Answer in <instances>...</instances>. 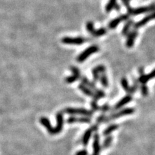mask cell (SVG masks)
Here are the masks:
<instances>
[{
	"label": "cell",
	"instance_id": "obj_13",
	"mask_svg": "<svg viewBox=\"0 0 155 155\" xmlns=\"http://www.w3.org/2000/svg\"><path fill=\"white\" fill-rule=\"evenodd\" d=\"M94 141L93 143V154L94 155H100V151L101 150V146L100 143V136L98 133H96L94 135Z\"/></svg>",
	"mask_w": 155,
	"mask_h": 155
},
{
	"label": "cell",
	"instance_id": "obj_10",
	"mask_svg": "<svg viewBox=\"0 0 155 155\" xmlns=\"http://www.w3.org/2000/svg\"><path fill=\"white\" fill-rule=\"evenodd\" d=\"M129 18V15L128 14H122V15H121L117 18H116L115 19H113V20H111L109 23L108 27L110 29H114L117 27L120 23H122V21H124L128 20Z\"/></svg>",
	"mask_w": 155,
	"mask_h": 155
},
{
	"label": "cell",
	"instance_id": "obj_4",
	"mask_svg": "<svg viewBox=\"0 0 155 155\" xmlns=\"http://www.w3.org/2000/svg\"><path fill=\"white\" fill-rule=\"evenodd\" d=\"M134 111H135V110L133 108L123 109L122 110H120L118 113L110 114L109 116H106L105 122H109V121L116 120L120 117H122V116L130 115V114H133L134 113Z\"/></svg>",
	"mask_w": 155,
	"mask_h": 155
},
{
	"label": "cell",
	"instance_id": "obj_36",
	"mask_svg": "<svg viewBox=\"0 0 155 155\" xmlns=\"http://www.w3.org/2000/svg\"><path fill=\"white\" fill-rule=\"evenodd\" d=\"M114 8H115V9L116 10V11H120V6L118 5V4H116V5L114 6Z\"/></svg>",
	"mask_w": 155,
	"mask_h": 155
},
{
	"label": "cell",
	"instance_id": "obj_20",
	"mask_svg": "<svg viewBox=\"0 0 155 155\" xmlns=\"http://www.w3.org/2000/svg\"><path fill=\"white\" fill-rule=\"evenodd\" d=\"M133 23H134V21L133 20V19H129V20L127 21V22H126L124 25L123 29H122V33L123 35H128L129 32L130 28L133 25Z\"/></svg>",
	"mask_w": 155,
	"mask_h": 155
},
{
	"label": "cell",
	"instance_id": "obj_3",
	"mask_svg": "<svg viewBox=\"0 0 155 155\" xmlns=\"http://www.w3.org/2000/svg\"><path fill=\"white\" fill-rule=\"evenodd\" d=\"M99 47L97 45H92L89 48H86V49L82 52L79 54V56L77 57V61L79 63L84 62L85 60H87L91 54H94L99 51Z\"/></svg>",
	"mask_w": 155,
	"mask_h": 155
},
{
	"label": "cell",
	"instance_id": "obj_5",
	"mask_svg": "<svg viewBox=\"0 0 155 155\" xmlns=\"http://www.w3.org/2000/svg\"><path fill=\"white\" fill-rule=\"evenodd\" d=\"M80 79H81L82 84L85 85L87 86V87H89V88L91 89L92 91H94V93H95L97 95H98L100 98H103V97H105V94L104 92L97 88L96 86L95 85L94 83H93V82H91L90 80H89L87 79V78L85 77V76L81 77Z\"/></svg>",
	"mask_w": 155,
	"mask_h": 155
},
{
	"label": "cell",
	"instance_id": "obj_29",
	"mask_svg": "<svg viewBox=\"0 0 155 155\" xmlns=\"http://www.w3.org/2000/svg\"><path fill=\"white\" fill-rule=\"evenodd\" d=\"M70 69L72 72V74H74V75H76V76H79V77H81L80 71L78 69L77 67H76L74 66H71L70 67Z\"/></svg>",
	"mask_w": 155,
	"mask_h": 155
},
{
	"label": "cell",
	"instance_id": "obj_12",
	"mask_svg": "<svg viewBox=\"0 0 155 155\" xmlns=\"http://www.w3.org/2000/svg\"><path fill=\"white\" fill-rule=\"evenodd\" d=\"M78 89L82 92V93H84L85 95L92 97L94 100H99L100 99V97L97 95L94 91H92L89 87H87L84 84H80L78 85Z\"/></svg>",
	"mask_w": 155,
	"mask_h": 155
},
{
	"label": "cell",
	"instance_id": "obj_23",
	"mask_svg": "<svg viewBox=\"0 0 155 155\" xmlns=\"http://www.w3.org/2000/svg\"><path fill=\"white\" fill-rule=\"evenodd\" d=\"M99 79L100 80L101 84L102 85L103 87L107 88V87L109 86V81H108L107 76V75L105 74V72H103V73H101L100 74Z\"/></svg>",
	"mask_w": 155,
	"mask_h": 155
},
{
	"label": "cell",
	"instance_id": "obj_30",
	"mask_svg": "<svg viewBox=\"0 0 155 155\" xmlns=\"http://www.w3.org/2000/svg\"><path fill=\"white\" fill-rule=\"evenodd\" d=\"M105 120H106V116L104 114H101L100 116H98V118H97L96 122H97V123L101 124L102 122H105Z\"/></svg>",
	"mask_w": 155,
	"mask_h": 155
},
{
	"label": "cell",
	"instance_id": "obj_25",
	"mask_svg": "<svg viewBox=\"0 0 155 155\" xmlns=\"http://www.w3.org/2000/svg\"><path fill=\"white\" fill-rule=\"evenodd\" d=\"M116 4V0H109L108 3L105 7V11L107 12H110L114 8Z\"/></svg>",
	"mask_w": 155,
	"mask_h": 155
},
{
	"label": "cell",
	"instance_id": "obj_28",
	"mask_svg": "<svg viewBox=\"0 0 155 155\" xmlns=\"http://www.w3.org/2000/svg\"><path fill=\"white\" fill-rule=\"evenodd\" d=\"M140 91H141L142 94L143 96H147L149 94V89L145 84H142L141 85V87H140Z\"/></svg>",
	"mask_w": 155,
	"mask_h": 155
},
{
	"label": "cell",
	"instance_id": "obj_8",
	"mask_svg": "<svg viewBox=\"0 0 155 155\" xmlns=\"http://www.w3.org/2000/svg\"><path fill=\"white\" fill-rule=\"evenodd\" d=\"M97 129H98V125H94L91 126V127L85 130L81 140L82 144H83L84 146H87V145H88L90 138L92 136V134H93L94 131H96Z\"/></svg>",
	"mask_w": 155,
	"mask_h": 155
},
{
	"label": "cell",
	"instance_id": "obj_26",
	"mask_svg": "<svg viewBox=\"0 0 155 155\" xmlns=\"http://www.w3.org/2000/svg\"><path fill=\"white\" fill-rule=\"evenodd\" d=\"M80 78H81V77H79V76H76V75H74V74H72V75H71V76L66 77L65 81L66 83L71 84L74 83V82H75V81H77L78 80H79V79Z\"/></svg>",
	"mask_w": 155,
	"mask_h": 155
},
{
	"label": "cell",
	"instance_id": "obj_31",
	"mask_svg": "<svg viewBox=\"0 0 155 155\" xmlns=\"http://www.w3.org/2000/svg\"><path fill=\"white\" fill-rule=\"evenodd\" d=\"M110 109V107L109 105L107 104H105L103 106H100L99 107V110L100 111H102V112H107V111H108Z\"/></svg>",
	"mask_w": 155,
	"mask_h": 155
},
{
	"label": "cell",
	"instance_id": "obj_38",
	"mask_svg": "<svg viewBox=\"0 0 155 155\" xmlns=\"http://www.w3.org/2000/svg\"><path fill=\"white\" fill-rule=\"evenodd\" d=\"M129 1H130V0H129Z\"/></svg>",
	"mask_w": 155,
	"mask_h": 155
},
{
	"label": "cell",
	"instance_id": "obj_17",
	"mask_svg": "<svg viewBox=\"0 0 155 155\" xmlns=\"http://www.w3.org/2000/svg\"><path fill=\"white\" fill-rule=\"evenodd\" d=\"M138 36V32L137 31L134 30L129 32L128 36L127 38V40H126V46L127 48H132L134 44V41L136 38Z\"/></svg>",
	"mask_w": 155,
	"mask_h": 155
},
{
	"label": "cell",
	"instance_id": "obj_16",
	"mask_svg": "<svg viewBox=\"0 0 155 155\" xmlns=\"http://www.w3.org/2000/svg\"><path fill=\"white\" fill-rule=\"evenodd\" d=\"M40 122L43 126H44V127L46 128V129H47V130L48 133H49L51 135L54 134V127H52L49 120H48L47 118H46V117L40 118Z\"/></svg>",
	"mask_w": 155,
	"mask_h": 155
},
{
	"label": "cell",
	"instance_id": "obj_27",
	"mask_svg": "<svg viewBox=\"0 0 155 155\" xmlns=\"http://www.w3.org/2000/svg\"><path fill=\"white\" fill-rule=\"evenodd\" d=\"M86 29H87V32H89L91 35V33L93 32L94 31V29H95L94 27V23H93V22H92V21H88V22H87V24H86Z\"/></svg>",
	"mask_w": 155,
	"mask_h": 155
},
{
	"label": "cell",
	"instance_id": "obj_11",
	"mask_svg": "<svg viewBox=\"0 0 155 155\" xmlns=\"http://www.w3.org/2000/svg\"><path fill=\"white\" fill-rule=\"evenodd\" d=\"M56 125L54 128V134H59L64 128V114L62 112H58L56 114Z\"/></svg>",
	"mask_w": 155,
	"mask_h": 155
},
{
	"label": "cell",
	"instance_id": "obj_18",
	"mask_svg": "<svg viewBox=\"0 0 155 155\" xmlns=\"http://www.w3.org/2000/svg\"><path fill=\"white\" fill-rule=\"evenodd\" d=\"M131 100H132V96L130 95H127V96H124L123 98L121 99L118 101V102L115 105V106L114 107V110L120 109L122 107H124V105H125L126 104L130 102Z\"/></svg>",
	"mask_w": 155,
	"mask_h": 155
},
{
	"label": "cell",
	"instance_id": "obj_9",
	"mask_svg": "<svg viewBox=\"0 0 155 155\" xmlns=\"http://www.w3.org/2000/svg\"><path fill=\"white\" fill-rule=\"evenodd\" d=\"M153 19H155V11L152 12L151 14H149V15L146 16L143 19H142L140 21L134 23V26H133L134 28L137 30V29H138L140 27H142L145 25H146L148 22L153 20Z\"/></svg>",
	"mask_w": 155,
	"mask_h": 155
},
{
	"label": "cell",
	"instance_id": "obj_37",
	"mask_svg": "<svg viewBox=\"0 0 155 155\" xmlns=\"http://www.w3.org/2000/svg\"><path fill=\"white\" fill-rule=\"evenodd\" d=\"M92 155H94V154H92Z\"/></svg>",
	"mask_w": 155,
	"mask_h": 155
},
{
	"label": "cell",
	"instance_id": "obj_32",
	"mask_svg": "<svg viewBox=\"0 0 155 155\" xmlns=\"http://www.w3.org/2000/svg\"><path fill=\"white\" fill-rule=\"evenodd\" d=\"M91 107H92V109H93V110H95V111H96V110H99V107H100V106L96 104V102L95 101H91Z\"/></svg>",
	"mask_w": 155,
	"mask_h": 155
},
{
	"label": "cell",
	"instance_id": "obj_2",
	"mask_svg": "<svg viewBox=\"0 0 155 155\" xmlns=\"http://www.w3.org/2000/svg\"><path fill=\"white\" fill-rule=\"evenodd\" d=\"M64 112L67 114L71 115H80L82 116H92L93 115V111L91 110H87L84 108H72L68 107L64 109Z\"/></svg>",
	"mask_w": 155,
	"mask_h": 155
},
{
	"label": "cell",
	"instance_id": "obj_35",
	"mask_svg": "<svg viewBox=\"0 0 155 155\" xmlns=\"http://www.w3.org/2000/svg\"><path fill=\"white\" fill-rule=\"evenodd\" d=\"M144 69L143 67H140L139 69V74H140V76L144 74Z\"/></svg>",
	"mask_w": 155,
	"mask_h": 155
},
{
	"label": "cell",
	"instance_id": "obj_33",
	"mask_svg": "<svg viewBox=\"0 0 155 155\" xmlns=\"http://www.w3.org/2000/svg\"><path fill=\"white\" fill-rule=\"evenodd\" d=\"M75 155H89L88 151L86 149H81L76 153Z\"/></svg>",
	"mask_w": 155,
	"mask_h": 155
},
{
	"label": "cell",
	"instance_id": "obj_1",
	"mask_svg": "<svg viewBox=\"0 0 155 155\" xmlns=\"http://www.w3.org/2000/svg\"><path fill=\"white\" fill-rule=\"evenodd\" d=\"M155 11V4H151L147 7H140L138 8H130L127 10V14L130 16H137L139 14Z\"/></svg>",
	"mask_w": 155,
	"mask_h": 155
},
{
	"label": "cell",
	"instance_id": "obj_6",
	"mask_svg": "<svg viewBox=\"0 0 155 155\" xmlns=\"http://www.w3.org/2000/svg\"><path fill=\"white\" fill-rule=\"evenodd\" d=\"M121 85H122L123 89L127 92L129 94H133L136 91H137L138 87V81L135 80V83L134 85L130 87L129 85L127 80L125 78V77L122 78V80H121Z\"/></svg>",
	"mask_w": 155,
	"mask_h": 155
},
{
	"label": "cell",
	"instance_id": "obj_24",
	"mask_svg": "<svg viewBox=\"0 0 155 155\" xmlns=\"http://www.w3.org/2000/svg\"><path fill=\"white\" fill-rule=\"evenodd\" d=\"M113 142V137H111V136H107V137L105 140L103 142L102 144V146H101V148H103L104 149H107L110 147V145Z\"/></svg>",
	"mask_w": 155,
	"mask_h": 155
},
{
	"label": "cell",
	"instance_id": "obj_7",
	"mask_svg": "<svg viewBox=\"0 0 155 155\" xmlns=\"http://www.w3.org/2000/svg\"><path fill=\"white\" fill-rule=\"evenodd\" d=\"M86 41V39L82 37H64L61 39V42L68 45H81Z\"/></svg>",
	"mask_w": 155,
	"mask_h": 155
},
{
	"label": "cell",
	"instance_id": "obj_34",
	"mask_svg": "<svg viewBox=\"0 0 155 155\" xmlns=\"http://www.w3.org/2000/svg\"><path fill=\"white\" fill-rule=\"evenodd\" d=\"M121 1H122V3L124 4V5L126 7V8H127V10H128V9L131 8V7H130V5L129 0H121Z\"/></svg>",
	"mask_w": 155,
	"mask_h": 155
},
{
	"label": "cell",
	"instance_id": "obj_22",
	"mask_svg": "<svg viewBox=\"0 0 155 155\" xmlns=\"http://www.w3.org/2000/svg\"><path fill=\"white\" fill-rule=\"evenodd\" d=\"M107 33V29L105 28H100L98 30L94 29V31L91 33V35L94 37H100L101 36L105 35Z\"/></svg>",
	"mask_w": 155,
	"mask_h": 155
},
{
	"label": "cell",
	"instance_id": "obj_15",
	"mask_svg": "<svg viewBox=\"0 0 155 155\" xmlns=\"http://www.w3.org/2000/svg\"><path fill=\"white\" fill-rule=\"evenodd\" d=\"M105 67L102 65H100L94 67L92 70V73L93 76V80L94 82H96L100 78V76L103 72H105Z\"/></svg>",
	"mask_w": 155,
	"mask_h": 155
},
{
	"label": "cell",
	"instance_id": "obj_21",
	"mask_svg": "<svg viewBox=\"0 0 155 155\" xmlns=\"http://www.w3.org/2000/svg\"><path fill=\"white\" fill-rule=\"evenodd\" d=\"M119 126L117 124H112L109 125V127H107L104 131H103V135L104 136H109L113 132L115 131L116 130H117Z\"/></svg>",
	"mask_w": 155,
	"mask_h": 155
},
{
	"label": "cell",
	"instance_id": "obj_19",
	"mask_svg": "<svg viewBox=\"0 0 155 155\" xmlns=\"http://www.w3.org/2000/svg\"><path fill=\"white\" fill-rule=\"evenodd\" d=\"M154 78H155V69L147 74H143L140 76L138 81L142 84H145L148 81L153 79Z\"/></svg>",
	"mask_w": 155,
	"mask_h": 155
},
{
	"label": "cell",
	"instance_id": "obj_14",
	"mask_svg": "<svg viewBox=\"0 0 155 155\" xmlns=\"http://www.w3.org/2000/svg\"><path fill=\"white\" fill-rule=\"evenodd\" d=\"M91 120L87 117V116H80V117H76V116H71L67 119V122L69 124H74L76 122L79 123H91Z\"/></svg>",
	"mask_w": 155,
	"mask_h": 155
}]
</instances>
